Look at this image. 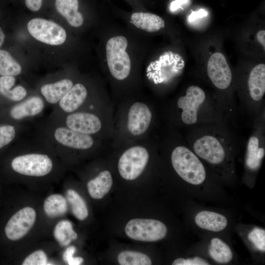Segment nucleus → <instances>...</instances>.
Segmentation results:
<instances>
[{
	"mask_svg": "<svg viewBox=\"0 0 265 265\" xmlns=\"http://www.w3.org/2000/svg\"><path fill=\"white\" fill-rule=\"evenodd\" d=\"M36 216L35 210L31 207H25L18 211L5 226L4 230L7 238L11 240H17L24 237L33 225Z\"/></svg>",
	"mask_w": 265,
	"mask_h": 265,
	"instance_id": "nucleus-10",
	"label": "nucleus"
},
{
	"mask_svg": "<svg viewBox=\"0 0 265 265\" xmlns=\"http://www.w3.org/2000/svg\"><path fill=\"white\" fill-rule=\"evenodd\" d=\"M23 265H46L47 257L42 250L36 251L29 255L24 261Z\"/></svg>",
	"mask_w": 265,
	"mask_h": 265,
	"instance_id": "nucleus-29",
	"label": "nucleus"
},
{
	"mask_svg": "<svg viewBox=\"0 0 265 265\" xmlns=\"http://www.w3.org/2000/svg\"><path fill=\"white\" fill-rule=\"evenodd\" d=\"M152 118L149 107L145 104L136 102L128 112V129L134 136L143 134L148 130Z\"/></svg>",
	"mask_w": 265,
	"mask_h": 265,
	"instance_id": "nucleus-11",
	"label": "nucleus"
},
{
	"mask_svg": "<svg viewBox=\"0 0 265 265\" xmlns=\"http://www.w3.org/2000/svg\"><path fill=\"white\" fill-rule=\"evenodd\" d=\"M87 94L86 88L80 83L73 86L59 101L60 107L65 112H72L84 102Z\"/></svg>",
	"mask_w": 265,
	"mask_h": 265,
	"instance_id": "nucleus-15",
	"label": "nucleus"
},
{
	"mask_svg": "<svg viewBox=\"0 0 265 265\" xmlns=\"http://www.w3.org/2000/svg\"><path fill=\"white\" fill-rule=\"evenodd\" d=\"M257 38L258 41L260 44L264 47V49H265V30H261L259 31L257 34Z\"/></svg>",
	"mask_w": 265,
	"mask_h": 265,
	"instance_id": "nucleus-34",
	"label": "nucleus"
},
{
	"mask_svg": "<svg viewBox=\"0 0 265 265\" xmlns=\"http://www.w3.org/2000/svg\"><path fill=\"white\" fill-rule=\"evenodd\" d=\"M125 232L132 239L152 242L164 238L167 228L163 222L157 219L135 218L127 223Z\"/></svg>",
	"mask_w": 265,
	"mask_h": 265,
	"instance_id": "nucleus-5",
	"label": "nucleus"
},
{
	"mask_svg": "<svg viewBox=\"0 0 265 265\" xmlns=\"http://www.w3.org/2000/svg\"><path fill=\"white\" fill-rule=\"evenodd\" d=\"M55 8L72 26H80L83 23V17L78 11V0H55Z\"/></svg>",
	"mask_w": 265,
	"mask_h": 265,
	"instance_id": "nucleus-16",
	"label": "nucleus"
},
{
	"mask_svg": "<svg viewBox=\"0 0 265 265\" xmlns=\"http://www.w3.org/2000/svg\"><path fill=\"white\" fill-rule=\"evenodd\" d=\"M53 235L62 246L68 245L78 237L77 233L73 230L72 223L67 220H61L56 225Z\"/></svg>",
	"mask_w": 265,
	"mask_h": 265,
	"instance_id": "nucleus-24",
	"label": "nucleus"
},
{
	"mask_svg": "<svg viewBox=\"0 0 265 265\" xmlns=\"http://www.w3.org/2000/svg\"><path fill=\"white\" fill-rule=\"evenodd\" d=\"M207 72L209 79L216 88L223 90L231 85L232 71L222 53L216 52L211 56L208 61Z\"/></svg>",
	"mask_w": 265,
	"mask_h": 265,
	"instance_id": "nucleus-9",
	"label": "nucleus"
},
{
	"mask_svg": "<svg viewBox=\"0 0 265 265\" xmlns=\"http://www.w3.org/2000/svg\"><path fill=\"white\" fill-rule=\"evenodd\" d=\"M68 128L83 134H91L101 129L100 119L93 114L78 112L69 115L66 120Z\"/></svg>",
	"mask_w": 265,
	"mask_h": 265,
	"instance_id": "nucleus-12",
	"label": "nucleus"
},
{
	"mask_svg": "<svg viewBox=\"0 0 265 265\" xmlns=\"http://www.w3.org/2000/svg\"><path fill=\"white\" fill-rule=\"evenodd\" d=\"M12 169L26 176L40 177L49 174L53 168L51 159L46 155L30 154L14 158L11 162Z\"/></svg>",
	"mask_w": 265,
	"mask_h": 265,
	"instance_id": "nucleus-8",
	"label": "nucleus"
},
{
	"mask_svg": "<svg viewBox=\"0 0 265 265\" xmlns=\"http://www.w3.org/2000/svg\"><path fill=\"white\" fill-rule=\"evenodd\" d=\"M44 209L46 214L50 217L63 215L67 210L66 200L61 195H51L44 201Z\"/></svg>",
	"mask_w": 265,
	"mask_h": 265,
	"instance_id": "nucleus-23",
	"label": "nucleus"
},
{
	"mask_svg": "<svg viewBox=\"0 0 265 265\" xmlns=\"http://www.w3.org/2000/svg\"><path fill=\"white\" fill-rule=\"evenodd\" d=\"M66 198L74 215L80 220H83L88 215V211L84 200L73 189L66 192Z\"/></svg>",
	"mask_w": 265,
	"mask_h": 265,
	"instance_id": "nucleus-25",
	"label": "nucleus"
},
{
	"mask_svg": "<svg viewBox=\"0 0 265 265\" xmlns=\"http://www.w3.org/2000/svg\"><path fill=\"white\" fill-rule=\"evenodd\" d=\"M15 136V130L11 125L0 126V149L9 144Z\"/></svg>",
	"mask_w": 265,
	"mask_h": 265,
	"instance_id": "nucleus-30",
	"label": "nucleus"
},
{
	"mask_svg": "<svg viewBox=\"0 0 265 265\" xmlns=\"http://www.w3.org/2000/svg\"><path fill=\"white\" fill-rule=\"evenodd\" d=\"M54 137L62 145L77 149H89L94 143L93 138L89 134L79 132L69 128H57L54 132Z\"/></svg>",
	"mask_w": 265,
	"mask_h": 265,
	"instance_id": "nucleus-13",
	"label": "nucleus"
},
{
	"mask_svg": "<svg viewBox=\"0 0 265 265\" xmlns=\"http://www.w3.org/2000/svg\"><path fill=\"white\" fill-rule=\"evenodd\" d=\"M76 250L74 246L68 247L64 252L63 258L64 261L69 265H79L83 261L82 258L80 257H74L73 255Z\"/></svg>",
	"mask_w": 265,
	"mask_h": 265,
	"instance_id": "nucleus-31",
	"label": "nucleus"
},
{
	"mask_svg": "<svg viewBox=\"0 0 265 265\" xmlns=\"http://www.w3.org/2000/svg\"><path fill=\"white\" fill-rule=\"evenodd\" d=\"M248 240L256 249L261 252L265 251V231L260 228H254L248 234Z\"/></svg>",
	"mask_w": 265,
	"mask_h": 265,
	"instance_id": "nucleus-28",
	"label": "nucleus"
},
{
	"mask_svg": "<svg viewBox=\"0 0 265 265\" xmlns=\"http://www.w3.org/2000/svg\"><path fill=\"white\" fill-rule=\"evenodd\" d=\"M173 265H209L205 260L198 257L184 259L179 258L175 259L172 264Z\"/></svg>",
	"mask_w": 265,
	"mask_h": 265,
	"instance_id": "nucleus-32",
	"label": "nucleus"
},
{
	"mask_svg": "<svg viewBox=\"0 0 265 265\" xmlns=\"http://www.w3.org/2000/svg\"><path fill=\"white\" fill-rule=\"evenodd\" d=\"M208 252L211 257L218 263H228L233 258V253L230 247L218 238L211 239Z\"/></svg>",
	"mask_w": 265,
	"mask_h": 265,
	"instance_id": "nucleus-21",
	"label": "nucleus"
},
{
	"mask_svg": "<svg viewBox=\"0 0 265 265\" xmlns=\"http://www.w3.org/2000/svg\"><path fill=\"white\" fill-rule=\"evenodd\" d=\"M5 38L4 34L1 28L0 27V47L2 45Z\"/></svg>",
	"mask_w": 265,
	"mask_h": 265,
	"instance_id": "nucleus-36",
	"label": "nucleus"
},
{
	"mask_svg": "<svg viewBox=\"0 0 265 265\" xmlns=\"http://www.w3.org/2000/svg\"><path fill=\"white\" fill-rule=\"evenodd\" d=\"M22 71L19 63L7 51L0 50V75L14 76Z\"/></svg>",
	"mask_w": 265,
	"mask_h": 265,
	"instance_id": "nucleus-26",
	"label": "nucleus"
},
{
	"mask_svg": "<svg viewBox=\"0 0 265 265\" xmlns=\"http://www.w3.org/2000/svg\"><path fill=\"white\" fill-rule=\"evenodd\" d=\"M26 7L32 11H38L42 4V0H25Z\"/></svg>",
	"mask_w": 265,
	"mask_h": 265,
	"instance_id": "nucleus-33",
	"label": "nucleus"
},
{
	"mask_svg": "<svg viewBox=\"0 0 265 265\" xmlns=\"http://www.w3.org/2000/svg\"><path fill=\"white\" fill-rule=\"evenodd\" d=\"M44 107V104L42 99L39 97H32L13 106L10 114L13 119L19 120L39 114Z\"/></svg>",
	"mask_w": 265,
	"mask_h": 265,
	"instance_id": "nucleus-17",
	"label": "nucleus"
},
{
	"mask_svg": "<svg viewBox=\"0 0 265 265\" xmlns=\"http://www.w3.org/2000/svg\"><path fill=\"white\" fill-rule=\"evenodd\" d=\"M128 41L123 36L109 39L106 45V59L109 70L112 76L123 80L129 76L131 68L130 56L126 49Z\"/></svg>",
	"mask_w": 265,
	"mask_h": 265,
	"instance_id": "nucleus-3",
	"label": "nucleus"
},
{
	"mask_svg": "<svg viewBox=\"0 0 265 265\" xmlns=\"http://www.w3.org/2000/svg\"><path fill=\"white\" fill-rule=\"evenodd\" d=\"M264 113L253 121V129L246 142L245 165L254 172L260 167L265 154Z\"/></svg>",
	"mask_w": 265,
	"mask_h": 265,
	"instance_id": "nucleus-4",
	"label": "nucleus"
},
{
	"mask_svg": "<svg viewBox=\"0 0 265 265\" xmlns=\"http://www.w3.org/2000/svg\"><path fill=\"white\" fill-rule=\"evenodd\" d=\"M73 84L69 79H64L53 83L43 85L41 92L46 101L50 104H55L71 89Z\"/></svg>",
	"mask_w": 265,
	"mask_h": 265,
	"instance_id": "nucleus-20",
	"label": "nucleus"
},
{
	"mask_svg": "<svg viewBox=\"0 0 265 265\" xmlns=\"http://www.w3.org/2000/svg\"><path fill=\"white\" fill-rule=\"evenodd\" d=\"M194 222L199 228L212 232L221 231L228 225V220L224 215L209 211L198 212L194 217Z\"/></svg>",
	"mask_w": 265,
	"mask_h": 265,
	"instance_id": "nucleus-14",
	"label": "nucleus"
},
{
	"mask_svg": "<svg viewBox=\"0 0 265 265\" xmlns=\"http://www.w3.org/2000/svg\"><path fill=\"white\" fill-rule=\"evenodd\" d=\"M121 265H150L151 259L147 255L135 251H125L121 252L117 258Z\"/></svg>",
	"mask_w": 265,
	"mask_h": 265,
	"instance_id": "nucleus-27",
	"label": "nucleus"
},
{
	"mask_svg": "<svg viewBox=\"0 0 265 265\" xmlns=\"http://www.w3.org/2000/svg\"><path fill=\"white\" fill-rule=\"evenodd\" d=\"M171 162L177 175L187 184L199 186L205 182L207 177L206 167L186 140L173 149Z\"/></svg>",
	"mask_w": 265,
	"mask_h": 265,
	"instance_id": "nucleus-2",
	"label": "nucleus"
},
{
	"mask_svg": "<svg viewBox=\"0 0 265 265\" xmlns=\"http://www.w3.org/2000/svg\"><path fill=\"white\" fill-rule=\"evenodd\" d=\"M149 158L148 151L142 146H135L127 149L118 161L120 175L127 180L136 179L144 170Z\"/></svg>",
	"mask_w": 265,
	"mask_h": 265,
	"instance_id": "nucleus-6",
	"label": "nucleus"
},
{
	"mask_svg": "<svg viewBox=\"0 0 265 265\" xmlns=\"http://www.w3.org/2000/svg\"><path fill=\"white\" fill-rule=\"evenodd\" d=\"M131 22L137 27L149 32L157 31L165 26L164 20L159 16L151 13H133Z\"/></svg>",
	"mask_w": 265,
	"mask_h": 265,
	"instance_id": "nucleus-19",
	"label": "nucleus"
},
{
	"mask_svg": "<svg viewBox=\"0 0 265 265\" xmlns=\"http://www.w3.org/2000/svg\"><path fill=\"white\" fill-rule=\"evenodd\" d=\"M187 130L185 140L203 162L221 174L232 173L239 143L227 122L203 124Z\"/></svg>",
	"mask_w": 265,
	"mask_h": 265,
	"instance_id": "nucleus-1",
	"label": "nucleus"
},
{
	"mask_svg": "<svg viewBox=\"0 0 265 265\" xmlns=\"http://www.w3.org/2000/svg\"><path fill=\"white\" fill-rule=\"evenodd\" d=\"M15 79L13 76H4L0 77V93L11 100L18 101L26 95V89L22 86H17L11 89L14 85Z\"/></svg>",
	"mask_w": 265,
	"mask_h": 265,
	"instance_id": "nucleus-22",
	"label": "nucleus"
},
{
	"mask_svg": "<svg viewBox=\"0 0 265 265\" xmlns=\"http://www.w3.org/2000/svg\"><path fill=\"white\" fill-rule=\"evenodd\" d=\"M28 32L37 40L51 45H59L66 39L65 29L57 24L42 18H34L27 25Z\"/></svg>",
	"mask_w": 265,
	"mask_h": 265,
	"instance_id": "nucleus-7",
	"label": "nucleus"
},
{
	"mask_svg": "<svg viewBox=\"0 0 265 265\" xmlns=\"http://www.w3.org/2000/svg\"><path fill=\"white\" fill-rule=\"evenodd\" d=\"M188 0H175L173 1L170 5V9L171 10H175L178 8L180 7L181 6L186 3Z\"/></svg>",
	"mask_w": 265,
	"mask_h": 265,
	"instance_id": "nucleus-35",
	"label": "nucleus"
},
{
	"mask_svg": "<svg viewBox=\"0 0 265 265\" xmlns=\"http://www.w3.org/2000/svg\"><path fill=\"white\" fill-rule=\"evenodd\" d=\"M113 181L109 171L104 170L90 180L87 185L88 193L95 199H101L110 190Z\"/></svg>",
	"mask_w": 265,
	"mask_h": 265,
	"instance_id": "nucleus-18",
	"label": "nucleus"
}]
</instances>
